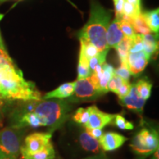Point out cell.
<instances>
[{
    "label": "cell",
    "mask_w": 159,
    "mask_h": 159,
    "mask_svg": "<svg viewBox=\"0 0 159 159\" xmlns=\"http://www.w3.org/2000/svg\"><path fill=\"white\" fill-rule=\"evenodd\" d=\"M23 110L35 113L43 119L46 126L56 128L67 118L71 107L62 99H41L28 102Z\"/></svg>",
    "instance_id": "3957f363"
},
{
    "label": "cell",
    "mask_w": 159,
    "mask_h": 159,
    "mask_svg": "<svg viewBox=\"0 0 159 159\" xmlns=\"http://www.w3.org/2000/svg\"><path fill=\"white\" fill-rule=\"evenodd\" d=\"M150 57L144 51L130 52L128 57V65L130 74L137 76L142 73L148 64Z\"/></svg>",
    "instance_id": "9c48e42d"
},
{
    "label": "cell",
    "mask_w": 159,
    "mask_h": 159,
    "mask_svg": "<svg viewBox=\"0 0 159 159\" xmlns=\"http://www.w3.org/2000/svg\"><path fill=\"white\" fill-rule=\"evenodd\" d=\"M137 92L140 95V97L144 100H147L150 97L151 91H152V85L148 80L143 78L140 79L134 83Z\"/></svg>",
    "instance_id": "44dd1931"
},
{
    "label": "cell",
    "mask_w": 159,
    "mask_h": 159,
    "mask_svg": "<svg viewBox=\"0 0 159 159\" xmlns=\"http://www.w3.org/2000/svg\"><path fill=\"white\" fill-rule=\"evenodd\" d=\"M125 37L119 25V20L116 19L109 25L106 33V42L108 48H116Z\"/></svg>",
    "instance_id": "4fadbf2b"
},
{
    "label": "cell",
    "mask_w": 159,
    "mask_h": 159,
    "mask_svg": "<svg viewBox=\"0 0 159 159\" xmlns=\"http://www.w3.org/2000/svg\"><path fill=\"white\" fill-rule=\"evenodd\" d=\"M2 44H3L2 39V37H1V33H0V46H2Z\"/></svg>",
    "instance_id": "8d00e7d4"
},
{
    "label": "cell",
    "mask_w": 159,
    "mask_h": 159,
    "mask_svg": "<svg viewBox=\"0 0 159 159\" xmlns=\"http://www.w3.org/2000/svg\"><path fill=\"white\" fill-rule=\"evenodd\" d=\"M89 111V119L88 124L85 128L103 129L106 125L111 124L114 121L116 114H108L103 112L97 108L96 105L88 107Z\"/></svg>",
    "instance_id": "ba28073f"
},
{
    "label": "cell",
    "mask_w": 159,
    "mask_h": 159,
    "mask_svg": "<svg viewBox=\"0 0 159 159\" xmlns=\"http://www.w3.org/2000/svg\"><path fill=\"white\" fill-rule=\"evenodd\" d=\"M111 12L105 9L97 2L91 3L90 17L80 32V38L87 39L98 49L99 53L108 52L106 33L110 24Z\"/></svg>",
    "instance_id": "7a4b0ae2"
},
{
    "label": "cell",
    "mask_w": 159,
    "mask_h": 159,
    "mask_svg": "<svg viewBox=\"0 0 159 159\" xmlns=\"http://www.w3.org/2000/svg\"><path fill=\"white\" fill-rule=\"evenodd\" d=\"M139 159H143V158H139Z\"/></svg>",
    "instance_id": "ab89813d"
},
{
    "label": "cell",
    "mask_w": 159,
    "mask_h": 159,
    "mask_svg": "<svg viewBox=\"0 0 159 159\" xmlns=\"http://www.w3.org/2000/svg\"><path fill=\"white\" fill-rule=\"evenodd\" d=\"M131 85H132V84H130L129 82L125 83L124 84L121 85V87L118 89V91L116 92V94L119 99H122L123 97H125L128 94L131 89Z\"/></svg>",
    "instance_id": "f1b7e54d"
},
{
    "label": "cell",
    "mask_w": 159,
    "mask_h": 159,
    "mask_svg": "<svg viewBox=\"0 0 159 159\" xmlns=\"http://www.w3.org/2000/svg\"><path fill=\"white\" fill-rule=\"evenodd\" d=\"M91 75L89 68V60L83 54L80 52L78 66H77V79H82L88 77Z\"/></svg>",
    "instance_id": "7402d4cb"
},
{
    "label": "cell",
    "mask_w": 159,
    "mask_h": 159,
    "mask_svg": "<svg viewBox=\"0 0 159 159\" xmlns=\"http://www.w3.org/2000/svg\"><path fill=\"white\" fill-rule=\"evenodd\" d=\"M85 130L86 131L88 134L92 136L93 138L99 141V139L102 137V136L104 134V131L102 129H98V128H85Z\"/></svg>",
    "instance_id": "f546056e"
},
{
    "label": "cell",
    "mask_w": 159,
    "mask_h": 159,
    "mask_svg": "<svg viewBox=\"0 0 159 159\" xmlns=\"http://www.w3.org/2000/svg\"><path fill=\"white\" fill-rule=\"evenodd\" d=\"M115 75L124 80L125 82H129L131 74L129 70L128 65L127 63H120V66L115 69Z\"/></svg>",
    "instance_id": "83f0119b"
},
{
    "label": "cell",
    "mask_w": 159,
    "mask_h": 159,
    "mask_svg": "<svg viewBox=\"0 0 159 159\" xmlns=\"http://www.w3.org/2000/svg\"><path fill=\"white\" fill-rule=\"evenodd\" d=\"M119 20V25L120 27L122 33L124 34L125 36L130 38V39H134L136 35V33L134 30V27H133L132 24L130 21H127V20L123 19H117Z\"/></svg>",
    "instance_id": "d4e9b609"
},
{
    "label": "cell",
    "mask_w": 159,
    "mask_h": 159,
    "mask_svg": "<svg viewBox=\"0 0 159 159\" xmlns=\"http://www.w3.org/2000/svg\"><path fill=\"white\" fill-rule=\"evenodd\" d=\"M131 24H132L136 34L146 35L151 33V30L148 27V26L147 25L144 18L142 17V13H141V14L139 15V17H137L136 19L133 20Z\"/></svg>",
    "instance_id": "603a6c76"
},
{
    "label": "cell",
    "mask_w": 159,
    "mask_h": 159,
    "mask_svg": "<svg viewBox=\"0 0 159 159\" xmlns=\"http://www.w3.org/2000/svg\"><path fill=\"white\" fill-rule=\"evenodd\" d=\"M79 142L81 147L88 152H94L96 154L101 152V148L98 140L91 136L85 130L82 131L80 134Z\"/></svg>",
    "instance_id": "9a60e30c"
},
{
    "label": "cell",
    "mask_w": 159,
    "mask_h": 159,
    "mask_svg": "<svg viewBox=\"0 0 159 159\" xmlns=\"http://www.w3.org/2000/svg\"><path fill=\"white\" fill-rule=\"evenodd\" d=\"M52 134L50 132H36L27 136L21 145L20 154L34 153L42 150L51 142Z\"/></svg>",
    "instance_id": "52a82bcc"
},
{
    "label": "cell",
    "mask_w": 159,
    "mask_h": 159,
    "mask_svg": "<svg viewBox=\"0 0 159 159\" xmlns=\"http://www.w3.org/2000/svg\"><path fill=\"white\" fill-rule=\"evenodd\" d=\"M116 18H120L123 15V7H124L125 0H114Z\"/></svg>",
    "instance_id": "4dcf8cb0"
},
{
    "label": "cell",
    "mask_w": 159,
    "mask_h": 159,
    "mask_svg": "<svg viewBox=\"0 0 159 159\" xmlns=\"http://www.w3.org/2000/svg\"><path fill=\"white\" fill-rule=\"evenodd\" d=\"M147 25L151 32H153L158 35L159 31V10L157 8L151 11L145 12L142 13Z\"/></svg>",
    "instance_id": "d6986e66"
},
{
    "label": "cell",
    "mask_w": 159,
    "mask_h": 159,
    "mask_svg": "<svg viewBox=\"0 0 159 159\" xmlns=\"http://www.w3.org/2000/svg\"><path fill=\"white\" fill-rule=\"evenodd\" d=\"M128 138L115 132L104 133L99 139V144L101 149L104 151H114L122 146Z\"/></svg>",
    "instance_id": "30bf717a"
},
{
    "label": "cell",
    "mask_w": 159,
    "mask_h": 159,
    "mask_svg": "<svg viewBox=\"0 0 159 159\" xmlns=\"http://www.w3.org/2000/svg\"><path fill=\"white\" fill-rule=\"evenodd\" d=\"M0 88L6 100L30 102L42 99L35 83L25 79L4 44L0 46Z\"/></svg>",
    "instance_id": "6da1fadb"
},
{
    "label": "cell",
    "mask_w": 159,
    "mask_h": 159,
    "mask_svg": "<svg viewBox=\"0 0 159 159\" xmlns=\"http://www.w3.org/2000/svg\"><path fill=\"white\" fill-rule=\"evenodd\" d=\"M75 88V82L66 83L62 84L55 89V90L49 91L43 97V99H63L65 98H69L74 94Z\"/></svg>",
    "instance_id": "5bb4252c"
},
{
    "label": "cell",
    "mask_w": 159,
    "mask_h": 159,
    "mask_svg": "<svg viewBox=\"0 0 159 159\" xmlns=\"http://www.w3.org/2000/svg\"><path fill=\"white\" fill-rule=\"evenodd\" d=\"M131 149L139 156H149L158 149V134L155 130L142 128L131 141Z\"/></svg>",
    "instance_id": "5b68a950"
},
{
    "label": "cell",
    "mask_w": 159,
    "mask_h": 159,
    "mask_svg": "<svg viewBox=\"0 0 159 159\" xmlns=\"http://www.w3.org/2000/svg\"><path fill=\"white\" fill-rule=\"evenodd\" d=\"M133 41H134V39L125 36L121 41V42L115 48L117 52V54H118L120 63H127L128 64V57L130 49L132 46Z\"/></svg>",
    "instance_id": "ac0fdd59"
},
{
    "label": "cell",
    "mask_w": 159,
    "mask_h": 159,
    "mask_svg": "<svg viewBox=\"0 0 159 159\" xmlns=\"http://www.w3.org/2000/svg\"><path fill=\"white\" fill-rule=\"evenodd\" d=\"M125 82L124 80L121 78L116 75H114L113 76L112 78H111L109 82L108 83V85H107V88H108V91H110L111 92H114L115 94H116L118 89L120 88L121 85L124 84Z\"/></svg>",
    "instance_id": "4316f807"
},
{
    "label": "cell",
    "mask_w": 159,
    "mask_h": 159,
    "mask_svg": "<svg viewBox=\"0 0 159 159\" xmlns=\"http://www.w3.org/2000/svg\"><path fill=\"white\" fill-rule=\"evenodd\" d=\"M3 1H5V0H0V2H3Z\"/></svg>",
    "instance_id": "f35d334b"
},
{
    "label": "cell",
    "mask_w": 159,
    "mask_h": 159,
    "mask_svg": "<svg viewBox=\"0 0 159 159\" xmlns=\"http://www.w3.org/2000/svg\"><path fill=\"white\" fill-rule=\"evenodd\" d=\"M125 1L127 2L130 3V4H132V5H134L135 6L141 7V5H140L141 0H125Z\"/></svg>",
    "instance_id": "836d02e7"
},
{
    "label": "cell",
    "mask_w": 159,
    "mask_h": 159,
    "mask_svg": "<svg viewBox=\"0 0 159 159\" xmlns=\"http://www.w3.org/2000/svg\"><path fill=\"white\" fill-rule=\"evenodd\" d=\"M72 119L77 124L83 125L85 127L88 124L89 119V111L88 108H79L75 111Z\"/></svg>",
    "instance_id": "cb8c5ba5"
},
{
    "label": "cell",
    "mask_w": 159,
    "mask_h": 159,
    "mask_svg": "<svg viewBox=\"0 0 159 159\" xmlns=\"http://www.w3.org/2000/svg\"><path fill=\"white\" fill-rule=\"evenodd\" d=\"M19 158L13 156H8V155H5L2 153V152H0V159H18Z\"/></svg>",
    "instance_id": "d6a6232c"
},
{
    "label": "cell",
    "mask_w": 159,
    "mask_h": 159,
    "mask_svg": "<svg viewBox=\"0 0 159 159\" xmlns=\"http://www.w3.org/2000/svg\"><path fill=\"white\" fill-rule=\"evenodd\" d=\"M152 154H153V156H152V159H159L158 158V149H157V150L155 151Z\"/></svg>",
    "instance_id": "d590c367"
},
{
    "label": "cell",
    "mask_w": 159,
    "mask_h": 159,
    "mask_svg": "<svg viewBox=\"0 0 159 159\" xmlns=\"http://www.w3.org/2000/svg\"><path fill=\"white\" fill-rule=\"evenodd\" d=\"M119 100L123 106L130 110L136 111L138 114H142L143 108L146 102V100L142 99L137 92L134 84L131 85V89L128 94Z\"/></svg>",
    "instance_id": "7c38bea8"
},
{
    "label": "cell",
    "mask_w": 159,
    "mask_h": 159,
    "mask_svg": "<svg viewBox=\"0 0 159 159\" xmlns=\"http://www.w3.org/2000/svg\"><path fill=\"white\" fill-rule=\"evenodd\" d=\"M18 159H24V158H22V157H21V158H18Z\"/></svg>",
    "instance_id": "74e56055"
},
{
    "label": "cell",
    "mask_w": 159,
    "mask_h": 159,
    "mask_svg": "<svg viewBox=\"0 0 159 159\" xmlns=\"http://www.w3.org/2000/svg\"><path fill=\"white\" fill-rule=\"evenodd\" d=\"M5 100H6V99L5 98V97H4L3 93H2V91L1 88H0V107L3 105L4 101Z\"/></svg>",
    "instance_id": "e575fe53"
},
{
    "label": "cell",
    "mask_w": 159,
    "mask_h": 159,
    "mask_svg": "<svg viewBox=\"0 0 159 159\" xmlns=\"http://www.w3.org/2000/svg\"><path fill=\"white\" fill-rule=\"evenodd\" d=\"M22 134L21 129L8 127L0 130V152L19 158Z\"/></svg>",
    "instance_id": "8992f818"
},
{
    "label": "cell",
    "mask_w": 159,
    "mask_h": 159,
    "mask_svg": "<svg viewBox=\"0 0 159 159\" xmlns=\"http://www.w3.org/2000/svg\"><path fill=\"white\" fill-rule=\"evenodd\" d=\"M21 155L24 159H55V151L52 143L50 142L42 150L34 152V153L22 152Z\"/></svg>",
    "instance_id": "2e32d148"
},
{
    "label": "cell",
    "mask_w": 159,
    "mask_h": 159,
    "mask_svg": "<svg viewBox=\"0 0 159 159\" xmlns=\"http://www.w3.org/2000/svg\"><path fill=\"white\" fill-rule=\"evenodd\" d=\"M12 127L18 129H22L25 127H31V128L46 127V125L43 119L35 113L22 110L21 112L18 114L16 122Z\"/></svg>",
    "instance_id": "8fae6325"
},
{
    "label": "cell",
    "mask_w": 159,
    "mask_h": 159,
    "mask_svg": "<svg viewBox=\"0 0 159 159\" xmlns=\"http://www.w3.org/2000/svg\"><path fill=\"white\" fill-rule=\"evenodd\" d=\"M83 159H108V157L106 156V155L104 153V152H99V153L94 155V156H89V157H87V158H85Z\"/></svg>",
    "instance_id": "1f68e13d"
},
{
    "label": "cell",
    "mask_w": 159,
    "mask_h": 159,
    "mask_svg": "<svg viewBox=\"0 0 159 159\" xmlns=\"http://www.w3.org/2000/svg\"><path fill=\"white\" fill-rule=\"evenodd\" d=\"M144 51L151 57L152 55L156 54L158 49V42L156 39V35L151 33L146 35H141Z\"/></svg>",
    "instance_id": "e0dca14e"
},
{
    "label": "cell",
    "mask_w": 159,
    "mask_h": 159,
    "mask_svg": "<svg viewBox=\"0 0 159 159\" xmlns=\"http://www.w3.org/2000/svg\"><path fill=\"white\" fill-rule=\"evenodd\" d=\"M80 52L84 55L88 60L97 56L99 54V51L97 47L87 39L80 38Z\"/></svg>",
    "instance_id": "ffe728a7"
},
{
    "label": "cell",
    "mask_w": 159,
    "mask_h": 159,
    "mask_svg": "<svg viewBox=\"0 0 159 159\" xmlns=\"http://www.w3.org/2000/svg\"><path fill=\"white\" fill-rule=\"evenodd\" d=\"M114 125L117 128L123 130H131L134 128V125L131 122L127 120L122 115L116 114L114 118Z\"/></svg>",
    "instance_id": "484cf974"
},
{
    "label": "cell",
    "mask_w": 159,
    "mask_h": 159,
    "mask_svg": "<svg viewBox=\"0 0 159 159\" xmlns=\"http://www.w3.org/2000/svg\"><path fill=\"white\" fill-rule=\"evenodd\" d=\"M103 94L99 86V81L94 73L88 77L75 81L74 94L70 97L71 102H90L97 99Z\"/></svg>",
    "instance_id": "277c9868"
}]
</instances>
